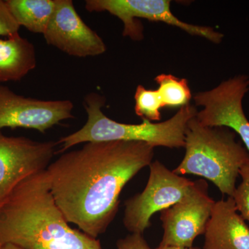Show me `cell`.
<instances>
[{
  "label": "cell",
  "instance_id": "cell-11",
  "mask_svg": "<svg viewBox=\"0 0 249 249\" xmlns=\"http://www.w3.org/2000/svg\"><path fill=\"white\" fill-rule=\"evenodd\" d=\"M46 42L71 56H98L106 53V43L85 24L72 0H56V6L43 34Z\"/></svg>",
  "mask_w": 249,
  "mask_h": 249
},
{
  "label": "cell",
  "instance_id": "cell-6",
  "mask_svg": "<svg viewBox=\"0 0 249 249\" xmlns=\"http://www.w3.org/2000/svg\"><path fill=\"white\" fill-rule=\"evenodd\" d=\"M85 8L89 12H106L124 23L123 36L134 41L143 39V27L137 18L161 22L182 29L193 36L220 43L224 35L213 28L193 25L180 20L170 10L169 0H86Z\"/></svg>",
  "mask_w": 249,
  "mask_h": 249
},
{
  "label": "cell",
  "instance_id": "cell-21",
  "mask_svg": "<svg viewBox=\"0 0 249 249\" xmlns=\"http://www.w3.org/2000/svg\"><path fill=\"white\" fill-rule=\"evenodd\" d=\"M0 249H22L17 246L11 245V244H6L0 247Z\"/></svg>",
  "mask_w": 249,
  "mask_h": 249
},
{
  "label": "cell",
  "instance_id": "cell-2",
  "mask_svg": "<svg viewBox=\"0 0 249 249\" xmlns=\"http://www.w3.org/2000/svg\"><path fill=\"white\" fill-rule=\"evenodd\" d=\"M22 249H103L73 229L54 201L45 170L23 180L0 208V247Z\"/></svg>",
  "mask_w": 249,
  "mask_h": 249
},
{
  "label": "cell",
  "instance_id": "cell-8",
  "mask_svg": "<svg viewBox=\"0 0 249 249\" xmlns=\"http://www.w3.org/2000/svg\"><path fill=\"white\" fill-rule=\"evenodd\" d=\"M249 90V77L239 75L214 89L196 93L194 101L203 107L196 115L201 124L231 129L240 136L249 152V121L242 108V100Z\"/></svg>",
  "mask_w": 249,
  "mask_h": 249
},
{
  "label": "cell",
  "instance_id": "cell-20",
  "mask_svg": "<svg viewBox=\"0 0 249 249\" xmlns=\"http://www.w3.org/2000/svg\"><path fill=\"white\" fill-rule=\"evenodd\" d=\"M201 249L199 247H178V246H159L156 249Z\"/></svg>",
  "mask_w": 249,
  "mask_h": 249
},
{
  "label": "cell",
  "instance_id": "cell-4",
  "mask_svg": "<svg viewBox=\"0 0 249 249\" xmlns=\"http://www.w3.org/2000/svg\"><path fill=\"white\" fill-rule=\"evenodd\" d=\"M224 127L203 125L196 116L188 121L185 133L186 154L173 171L209 180L224 195L232 196L240 170L249 160V152Z\"/></svg>",
  "mask_w": 249,
  "mask_h": 249
},
{
  "label": "cell",
  "instance_id": "cell-1",
  "mask_svg": "<svg viewBox=\"0 0 249 249\" xmlns=\"http://www.w3.org/2000/svg\"><path fill=\"white\" fill-rule=\"evenodd\" d=\"M154 149L140 142H86L46 169L51 193L69 224L97 239L119 211L124 186L149 166Z\"/></svg>",
  "mask_w": 249,
  "mask_h": 249
},
{
  "label": "cell",
  "instance_id": "cell-16",
  "mask_svg": "<svg viewBox=\"0 0 249 249\" xmlns=\"http://www.w3.org/2000/svg\"><path fill=\"white\" fill-rule=\"evenodd\" d=\"M134 99V110L137 116L151 122L161 119L160 110L163 106L157 90L147 89L142 85H138Z\"/></svg>",
  "mask_w": 249,
  "mask_h": 249
},
{
  "label": "cell",
  "instance_id": "cell-13",
  "mask_svg": "<svg viewBox=\"0 0 249 249\" xmlns=\"http://www.w3.org/2000/svg\"><path fill=\"white\" fill-rule=\"evenodd\" d=\"M37 65L34 44L19 33L0 38V82H17Z\"/></svg>",
  "mask_w": 249,
  "mask_h": 249
},
{
  "label": "cell",
  "instance_id": "cell-5",
  "mask_svg": "<svg viewBox=\"0 0 249 249\" xmlns=\"http://www.w3.org/2000/svg\"><path fill=\"white\" fill-rule=\"evenodd\" d=\"M145 189L124 202V224L131 233L142 234L151 217L177 204L191 191L195 181L177 175L159 160L152 162Z\"/></svg>",
  "mask_w": 249,
  "mask_h": 249
},
{
  "label": "cell",
  "instance_id": "cell-17",
  "mask_svg": "<svg viewBox=\"0 0 249 249\" xmlns=\"http://www.w3.org/2000/svg\"><path fill=\"white\" fill-rule=\"evenodd\" d=\"M239 175L242 182L236 187L231 197L241 217L249 222V160L241 168Z\"/></svg>",
  "mask_w": 249,
  "mask_h": 249
},
{
  "label": "cell",
  "instance_id": "cell-19",
  "mask_svg": "<svg viewBox=\"0 0 249 249\" xmlns=\"http://www.w3.org/2000/svg\"><path fill=\"white\" fill-rule=\"evenodd\" d=\"M116 249H152L142 234L131 233L116 242Z\"/></svg>",
  "mask_w": 249,
  "mask_h": 249
},
{
  "label": "cell",
  "instance_id": "cell-12",
  "mask_svg": "<svg viewBox=\"0 0 249 249\" xmlns=\"http://www.w3.org/2000/svg\"><path fill=\"white\" fill-rule=\"evenodd\" d=\"M204 249H249V227L231 196L216 201L204 233Z\"/></svg>",
  "mask_w": 249,
  "mask_h": 249
},
{
  "label": "cell",
  "instance_id": "cell-3",
  "mask_svg": "<svg viewBox=\"0 0 249 249\" xmlns=\"http://www.w3.org/2000/svg\"><path fill=\"white\" fill-rule=\"evenodd\" d=\"M106 97L96 92L86 95L83 101L88 120L82 128L58 141L63 153L80 143L91 142H140L154 147H185V133L188 121L196 116L197 110L189 103L182 106L173 117L161 123L142 119L140 124L116 122L103 113Z\"/></svg>",
  "mask_w": 249,
  "mask_h": 249
},
{
  "label": "cell",
  "instance_id": "cell-7",
  "mask_svg": "<svg viewBox=\"0 0 249 249\" xmlns=\"http://www.w3.org/2000/svg\"><path fill=\"white\" fill-rule=\"evenodd\" d=\"M58 142L9 137L0 131V208L23 180L47 169Z\"/></svg>",
  "mask_w": 249,
  "mask_h": 249
},
{
  "label": "cell",
  "instance_id": "cell-15",
  "mask_svg": "<svg viewBox=\"0 0 249 249\" xmlns=\"http://www.w3.org/2000/svg\"><path fill=\"white\" fill-rule=\"evenodd\" d=\"M157 89L163 107H178L188 104L192 98L186 79H180L171 74H160L155 78Z\"/></svg>",
  "mask_w": 249,
  "mask_h": 249
},
{
  "label": "cell",
  "instance_id": "cell-18",
  "mask_svg": "<svg viewBox=\"0 0 249 249\" xmlns=\"http://www.w3.org/2000/svg\"><path fill=\"white\" fill-rule=\"evenodd\" d=\"M19 28L5 1L0 0V36L9 37L19 33Z\"/></svg>",
  "mask_w": 249,
  "mask_h": 249
},
{
  "label": "cell",
  "instance_id": "cell-9",
  "mask_svg": "<svg viewBox=\"0 0 249 249\" xmlns=\"http://www.w3.org/2000/svg\"><path fill=\"white\" fill-rule=\"evenodd\" d=\"M215 202L206 181H195L184 197L160 212L163 235L160 246L193 247L196 237L204 235Z\"/></svg>",
  "mask_w": 249,
  "mask_h": 249
},
{
  "label": "cell",
  "instance_id": "cell-10",
  "mask_svg": "<svg viewBox=\"0 0 249 249\" xmlns=\"http://www.w3.org/2000/svg\"><path fill=\"white\" fill-rule=\"evenodd\" d=\"M73 103L70 100L45 101L18 95L0 85V129H34L41 133L73 119Z\"/></svg>",
  "mask_w": 249,
  "mask_h": 249
},
{
  "label": "cell",
  "instance_id": "cell-14",
  "mask_svg": "<svg viewBox=\"0 0 249 249\" xmlns=\"http://www.w3.org/2000/svg\"><path fill=\"white\" fill-rule=\"evenodd\" d=\"M5 2L19 27L42 35L56 6V0H6Z\"/></svg>",
  "mask_w": 249,
  "mask_h": 249
}]
</instances>
